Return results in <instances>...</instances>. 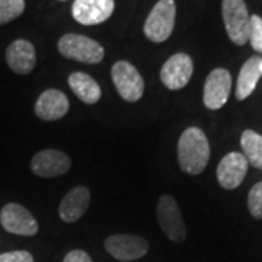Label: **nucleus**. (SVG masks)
<instances>
[{"mask_svg": "<svg viewBox=\"0 0 262 262\" xmlns=\"http://www.w3.org/2000/svg\"><path fill=\"white\" fill-rule=\"evenodd\" d=\"M210 160V143L206 133L198 127H188L178 140L179 168L188 175L204 172Z\"/></svg>", "mask_w": 262, "mask_h": 262, "instance_id": "nucleus-1", "label": "nucleus"}, {"mask_svg": "<svg viewBox=\"0 0 262 262\" xmlns=\"http://www.w3.org/2000/svg\"><path fill=\"white\" fill-rule=\"evenodd\" d=\"M58 51L64 58L86 64H98L105 57L103 47L99 42L80 34L63 35L58 39Z\"/></svg>", "mask_w": 262, "mask_h": 262, "instance_id": "nucleus-2", "label": "nucleus"}, {"mask_svg": "<svg viewBox=\"0 0 262 262\" xmlns=\"http://www.w3.org/2000/svg\"><path fill=\"white\" fill-rule=\"evenodd\" d=\"M177 19L175 0H159L144 22V35L153 42H165L173 32Z\"/></svg>", "mask_w": 262, "mask_h": 262, "instance_id": "nucleus-3", "label": "nucleus"}, {"mask_svg": "<svg viewBox=\"0 0 262 262\" xmlns=\"http://www.w3.org/2000/svg\"><path fill=\"white\" fill-rule=\"evenodd\" d=\"M222 15L229 38L236 46H245L249 39L251 16L245 0H222Z\"/></svg>", "mask_w": 262, "mask_h": 262, "instance_id": "nucleus-4", "label": "nucleus"}, {"mask_svg": "<svg viewBox=\"0 0 262 262\" xmlns=\"http://www.w3.org/2000/svg\"><path fill=\"white\" fill-rule=\"evenodd\" d=\"M156 215L160 229L169 241L181 244L187 239V226L184 223L181 208L173 196L169 194L160 195L156 206Z\"/></svg>", "mask_w": 262, "mask_h": 262, "instance_id": "nucleus-5", "label": "nucleus"}, {"mask_svg": "<svg viewBox=\"0 0 262 262\" xmlns=\"http://www.w3.org/2000/svg\"><path fill=\"white\" fill-rule=\"evenodd\" d=\"M111 76L117 92L124 101L127 102L140 101L144 94V80L140 72L134 66L125 60H120L113 66Z\"/></svg>", "mask_w": 262, "mask_h": 262, "instance_id": "nucleus-6", "label": "nucleus"}, {"mask_svg": "<svg viewBox=\"0 0 262 262\" xmlns=\"http://www.w3.org/2000/svg\"><path fill=\"white\" fill-rule=\"evenodd\" d=\"M103 246L118 261H136L149 252V242L139 234H111L105 239Z\"/></svg>", "mask_w": 262, "mask_h": 262, "instance_id": "nucleus-7", "label": "nucleus"}, {"mask_svg": "<svg viewBox=\"0 0 262 262\" xmlns=\"http://www.w3.org/2000/svg\"><path fill=\"white\" fill-rule=\"evenodd\" d=\"M0 225L8 233L19 236H35L39 230L37 219L18 203H8L2 208Z\"/></svg>", "mask_w": 262, "mask_h": 262, "instance_id": "nucleus-8", "label": "nucleus"}, {"mask_svg": "<svg viewBox=\"0 0 262 262\" xmlns=\"http://www.w3.org/2000/svg\"><path fill=\"white\" fill-rule=\"evenodd\" d=\"M232 91V75L229 70L219 67L210 72L207 76L204 91H203V102L208 110H220L226 105Z\"/></svg>", "mask_w": 262, "mask_h": 262, "instance_id": "nucleus-9", "label": "nucleus"}, {"mask_svg": "<svg viewBox=\"0 0 262 262\" xmlns=\"http://www.w3.org/2000/svg\"><path fill=\"white\" fill-rule=\"evenodd\" d=\"M194 73L192 58L185 53H177L169 57L160 69V80L170 91L184 89Z\"/></svg>", "mask_w": 262, "mask_h": 262, "instance_id": "nucleus-10", "label": "nucleus"}, {"mask_svg": "<svg viewBox=\"0 0 262 262\" xmlns=\"http://www.w3.org/2000/svg\"><path fill=\"white\" fill-rule=\"evenodd\" d=\"M70 168V158L64 151L57 149L41 150L31 160V170L39 178H57L67 173Z\"/></svg>", "mask_w": 262, "mask_h": 262, "instance_id": "nucleus-11", "label": "nucleus"}, {"mask_svg": "<svg viewBox=\"0 0 262 262\" xmlns=\"http://www.w3.org/2000/svg\"><path fill=\"white\" fill-rule=\"evenodd\" d=\"M114 8V0H75L72 6V15L76 22L91 27L99 25L111 18Z\"/></svg>", "mask_w": 262, "mask_h": 262, "instance_id": "nucleus-12", "label": "nucleus"}, {"mask_svg": "<svg viewBox=\"0 0 262 262\" xmlns=\"http://www.w3.org/2000/svg\"><path fill=\"white\" fill-rule=\"evenodd\" d=\"M248 168L249 163L244 153H227L217 166V181L220 187L225 189H234L239 187L248 173Z\"/></svg>", "mask_w": 262, "mask_h": 262, "instance_id": "nucleus-13", "label": "nucleus"}, {"mask_svg": "<svg viewBox=\"0 0 262 262\" xmlns=\"http://www.w3.org/2000/svg\"><path fill=\"white\" fill-rule=\"evenodd\" d=\"M69 98L58 89H47L38 96L35 115L42 121H58L69 113Z\"/></svg>", "mask_w": 262, "mask_h": 262, "instance_id": "nucleus-14", "label": "nucleus"}, {"mask_svg": "<svg viewBox=\"0 0 262 262\" xmlns=\"http://www.w3.org/2000/svg\"><path fill=\"white\" fill-rule=\"evenodd\" d=\"M6 63L16 75H29L37 64L35 47L27 39H16L6 50Z\"/></svg>", "mask_w": 262, "mask_h": 262, "instance_id": "nucleus-15", "label": "nucleus"}, {"mask_svg": "<svg viewBox=\"0 0 262 262\" xmlns=\"http://www.w3.org/2000/svg\"><path fill=\"white\" fill-rule=\"evenodd\" d=\"M91 204V192L83 185L72 188L58 207V215L64 223H76L88 211Z\"/></svg>", "mask_w": 262, "mask_h": 262, "instance_id": "nucleus-16", "label": "nucleus"}, {"mask_svg": "<svg viewBox=\"0 0 262 262\" xmlns=\"http://www.w3.org/2000/svg\"><path fill=\"white\" fill-rule=\"evenodd\" d=\"M69 86L72 89V92L88 105H94L99 102V99L102 98V91L99 83L95 80L92 76L83 72H75L69 76Z\"/></svg>", "mask_w": 262, "mask_h": 262, "instance_id": "nucleus-17", "label": "nucleus"}, {"mask_svg": "<svg viewBox=\"0 0 262 262\" xmlns=\"http://www.w3.org/2000/svg\"><path fill=\"white\" fill-rule=\"evenodd\" d=\"M259 63H261V57L253 56L248 58L242 66L239 76H237V83H236V99L237 101H244L248 96H251L255 91L256 84L259 82L261 77V70H259Z\"/></svg>", "mask_w": 262, "mask_h": 262, "instance_id": "nucleus-18", "label": "nucleus"}, {"mask_svg": "<svg viewBox=\"0 0 262 262\" xmlns=\"http://www.w3.org/2000/svg\"><path fill=\"white\" fill-rule=\"evenodd\" d=\"M244 156L253 168L262 169V136L253 130H245L241 137Z\"/></svg>", "mask_w": 262, "mask_h": 262, "instance_id": "nucleus-19", "label": "nucleus"}, {"mask_svg": "<svg viewBox=\"0 0 262 262\" xmlns=\"http://www.w3.org/2000/svg\"><path fill=\"white\" fill-rule=\"evenodd\" d=\"M25 10V0H0V27L19 18Z\"/></svg>", "mask_w": 262, "mask_h": 262, "instance_id": "nucleus-20", "label": "nucleus"}, {"mask_svg": "<svg viewBox=\"0 0 262 262\" xmlns=\"http://www.w3.org/2000/svg\"><path fill=\"white\" fill-rule=\"evenodd\" d=\"M248 208L255 219H262V181L255 184L248 194Z\"/></svg>", "mask_w": 262, "mask_h": 262, "instance_id": "nucleus-21", "label": "nucleus"}, {"mask_svg": "<svg viewBox=\"0 0 262 262\" xmlns=\"http://www.w3.org/2000/svg\"><path fill=\"white\" fill-rule=\"evenodd\" d=\"M251 46L255 51L262 53V18L258 15L251 16L249 24V39Z\"/></svg>", "mask_w": 262, "mask_h": 262, "instance_id": "nucleus-22", "label": "nucleus"}, {"mask_svg": "<svg viewBox=\"0 0 262 262\" xmlns=\"http://www.w3.org/2000/svg\"><path fill=\"white\" fill-rule=\"evenodd\" d=\"M0 262H34V256L28 251H10L0 253Z\"/></svg>", "mask_w": 262, "mask_h": 262, "instance_id": "nucleus-23", "label": "nucleus"}, {"mask_svg": "<svg viewBox=\"0 0 262 262\" xmlns=\"http://www.w3.org/2000/svg\"><path fill=\"white\" fill-rule=\"evenodd\" d=\"M63 262H94L91 255L88 252H84L82 249H75V251H70L64 256Z\"/></svg>", "mask_w": 262, "mask_h": 262, "instance_id": "nucleus-24", "label": "nucleus"}, {"mask_svg": "<svg viewBox=\"0 0 262 262\" xmlns=\"http://www.w3.org/2000/svg\"><path fill=\"white\" fill-rule=\"evenodd\" d=\"M259 70H261V75H262V57H261V63H259Z\"/></svg>", "mask_w": 262, "mask_h": 262, "instance_id": "nucleus-25", "label": "nucleus"}, {"mask_svg": "<svg viewBox=\"0 0 262 262\" xmlns=\"http://www.w3.org/2000/svg\"><path fill=\"white\" fill-rule=\"evenodd\" d=\"M60 2H66V0H60Z\"/></svg>", "mask_w": 262, "mask_h": 262, "instance_id": "nucleus-26", "label": "nucleus"}]
</instances>
